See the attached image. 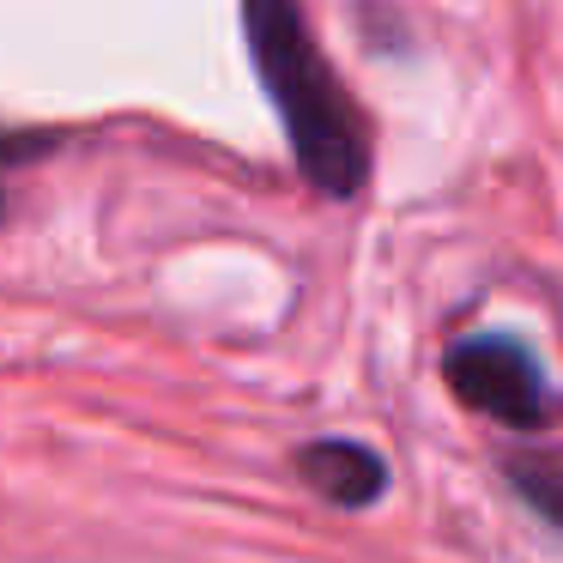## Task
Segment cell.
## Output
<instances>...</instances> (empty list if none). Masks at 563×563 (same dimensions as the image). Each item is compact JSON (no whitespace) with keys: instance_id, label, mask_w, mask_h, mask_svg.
<instances>
[{"instance_id":"277c9868","label":"cell","mask_w":563,"mask_h":563,"mask_svg":"<svg viewBox=\"0 0 563 563\" xmlns=\"http://www.w3.org/2000/svg\"><path fill=\"white\" fill-rule=\"evenodd\" d=\"M509 485L539 521H551L563 533V466L558 461H509Z\"/></svg>"},{"instance_id":"6da1fadb","label":"cell","mask_w":563,"mask_h":563,"mask_svg":"<svg viewBox=\"0 0 563 563\" xmlns=\"http://www.w3.org/2000/svg\"><path fill=\"white\" fill-rule=\"evenodd\" d=\"M243 37L255 55L261 91L273 98L297 170L328 200H352L369 183V128L352 91L309 37L297 0H243Z\"/></svg>"},{"instance_id":"7a4b0ae2","label":"cell","mask_w":563,"mask_h":563,"mask_svg":"<svg viewBox=\"0 0 563 563\" xmlns=\"http://www.w3.org/2000/svg\"><path fill=\"white\" fill-rule=\"evenodd\" d=\"M442 382L454 400L497 418L509 430H539L551 418V382L539 369L533 345L515 333H466L442 352Z\"/></svg>"},{"instance_id":"5b68a950","label":"cell","mask_w":563,"mask_h":563,"mask_svg":"<svg viewBox=\"0 0 563 563\" xmlns=\"http://www.w3.org/2000/svg\"><path fill=\"white\" fill-rule=\"evenodd\" d=\"M0 212H7V195H0Z\"/></svg>"},{"instance_id":"3957f363","label":"cell","mask_w":563,"mask_h":563,"mask_svg":"<svg viewBox=\"0 0 563 563\" xmlns=\"http://www.w3.org/2000/svg\"><path fill=\"white\" fill-rule=\"evenodd\" d=\"M297 478H303L316 497H328L333 509H369V503L388 490V461H382L369 442L352 437H321L297 449Z\"/></svg>"}]
</instances>
